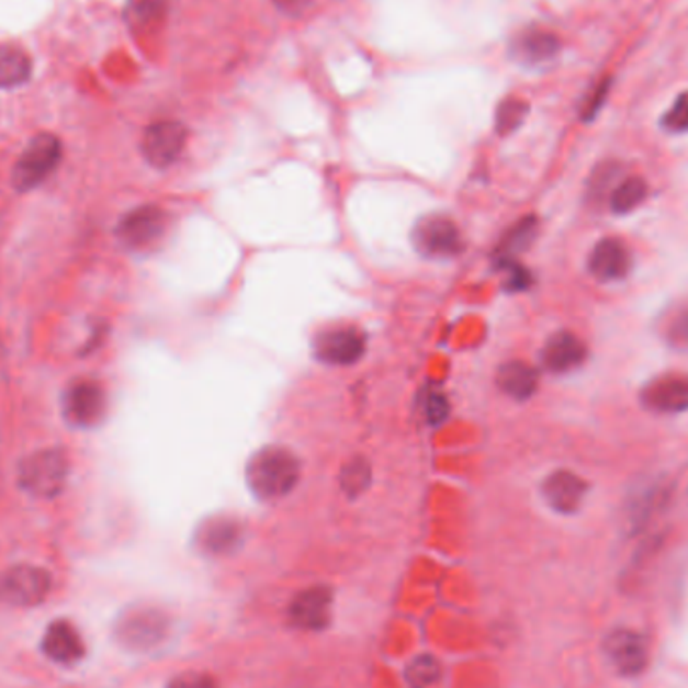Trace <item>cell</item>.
Instances as JSON below:
<instances>
[{"mask_svg": "<svg viewBox=\"0 0 688 688\" xmlns=\"http://www.w3.org/2000/svg\"><path fill=\"white\" fill-rule=\"evenodd\" d=\"M171 634V616L154 604H135L115 618L113 639L123 651L147 654L166 644Z\"/></svg>", "mask_w": 688, "mask_h": 688, "instance_id": "6da1fadb", "label": "cell"}, {"mask_svg": "<svg viewBox=\"0 0 688 688\" xmlns=\"http://www.w3.org/2000/svg\"><path fill=\"white\" fill-rule=\"evenodd\" d=\"M298 459L282 447H266L250 459L246 470V480L252 494L266 501L290 494L298 483Z\"/></svg>", "mask_w": 688, "mask_h": 688, "instance_id": "7a4b0ae2", "label": "cell"}, {"mask_svg": "<svg viewBox=\"0 0 688 688\" xmlns=\"http://www.w3.org/2000/svg\"><path fill=\"white\" fill-rule=\"evenodd\" d=\"M69 477V458L63 449H41L19 465L21 489L38 499H53L65 489Z\"/></svg>", "mask_w": 688, "mask_h": 688, "instance_id": "3957f363", "label": "cell"}, {"mask_svg": "<svg viewBox=\"0 0 688 688\" xmlns=\"http://www.w3.org/2000/svg\"><path fill=\"white\" fill-rule=\"evenodd\" d=\"M63 157V145L50 133L36 135L31 144L26 145L19 161L12 169V185L19 192H31L38 188L48 176L57 169Z\"/></svg>", "mask_w": 688, "mask_h": 688, "instance_id": "277c9868", "label": "cell"}, {"mask_svg": "<svg viewBox=\"0 0 688 688\" xmlns=\"http://www.w3.org/2000/svg\"><path fill=\"white\" fill-rule=\"evenodd\" d=\"M53 588V578L45 567L19 564L0 574V602L33 608L45 602Z\"/></svg>", "mask_w": 688, "mask_h": 688, "instance_id": "5b68a950", "label": "cell"}, {"mask_svg": "<svg viewBox=\"0 0 688 688\" xmlns=\"http://www.w3.org/2000/svg\"><path fill=\"white\" fill-rule=\"evenodd\" d=\"M108 413L105 388L93 379H77L63 393V415L72 427L89 429L103 421Z\"/></svg>", "mask_w": 688, "mask_h": 688, "instance_id": "8992f818", "label": "cell"}, {"mask_svg": "<svg viewBox=\"0 0 688 688\" xmlns=\"http://www.w3.org/2000/svg\"><path fill=\"white\" fill-rule=\"evenodd\" d=\"M168 229V214L157 205H142L121 217L117 238L135 252H144L159 244Z\"/></svg>", "mask_w": 688, "mask_h": 688, "instance_id": "52a82bcc", "label": "cell"}, {"mask_svg": "<svg viewBox=\"0 0 688 688\" xmlns=\"http://www.w3.org/2000/svg\"><path fill=\"white\" fill-rule=\"evenodd\" d=\"M604 652L618 675L639 676L648 666V644L639 632L616 628L604 639Z\"/></svg>", "mask_w": 688, "mask_h": 688, "instance_id": "ba28073f", "label": "cell"}, {"mask_svg": "<svg viewBox=\"0 0 688 688\" xmlns=\"http://www.w3.org/2000/svg\"><path fill=\"white\" fill-rule=\"evenodd\" d=\"M188 132L178 121H157L149 125L142 139V151L154 168H169L185 147Z\"/></svg>", "mask_w": 688, "mask_h": 688, "instance_id": "9c48e42d", "label": "cell"}, {"mask_svg": "<svg viewBox=\"0 0 688 688\" xmlns=\"http://www.w3.org/2000/svg\"><path fill=\"white\" fill-rule=\"evenodd\" d=\"M413 240L419 252L429 258H453L463 248V238L458 226L445 216H431L421 219L415 228Z\"/></svg>", "mask_w": 688, "mask_h": 688, "instance_id": "30bf717a", "label": "cell"}, {"mask_svg": "<svg viewBox=\"0 0 688 688\" xmlns=\"http://www.w3.org/2000/svg\"><path fill=\"white\" fill-rule=\"evenodd\" d=\"M332 614V594L325 586H313L298 591L290 602L289 616L292 627L308 632L325 630Z\"/></svg>", "mask_w": 688, "mask_h": 688, "instance_id": "8fae6325", "label": "cell"}, {"mask_svg": "<svg viewBox=\"0 0 688 688\" xmlns=\"http://www.w3.org/2000/svg\"><path fill=\"white\" fill-rule=\"evenodd\" d=\"M364 347H366V342H364L361 330L352 328V326L325 330L314 342L316 357L323 362L337 364V366L354 364L359 359H362Z\"/></svg>", "mask_w": 688, "mask_h": 688, "instance_id": "7c38bea8", "label": "cell"}, {"mask_svg": "<svg viewBox=\"0 0 688 688\" xmlns=\"http://www.w3.org/2000/svg\"><path fill=\"white\" fill-rule=\"evenodd\" d=\"M41 651L50 663L72 666V664L83 661L84 642L75 624L60 618V620H53L48 624L43 639H41Z\"/></svg>", "mask_w": 688, "mask_h": 688, "instance_id": "4fadbf2b", "label": "cell"}, {"mask_svg": "<svg viewBox=\"0 0 688 688\" xmlns=\"http://www.w3.org/2000/svg\"><path fill=\"white\" fill-rule=\"evenodd\" d=\"M630 266H632L630 248L618 238H604L591 248L588 268L591 277L602 282H614L627 277Z\"/></svg>", "mask_w": 688, "mask_h": 688, "instance_id": "5bb4252c", "label": "cell"}, {"mask_svg": "<svg viewBox=\"0 0 688 688\" xmlns=\"http://www.w3.org/2000/svg\"><path fill=\"white\" fill-rule=\"evenodd\" d=\"M244 531L232 518L205 519L195 531V545L205 555H228L240 548Z\"/></svg>", "mask_w": 688, "mask_h": 688, "instance_id": "9a60e30c", "label": "cell"}, {"mask_svg": "<svg viewBox=\"0 0 688 688\" xmlns=\"http://www.w3.org/2000/svg\"><path fill=\"white\" fill-rule=\"evenodd\" d=\"M644 407L656 413H683L688 409V376L668 374L654 379L642 391Z\"/></svg>", "mask_w": 688, "mask_h": 688, "instance_id": "2e32d148", "label": "cell"}, {"mask_svg": "<svg viewBox=\"0 0 688 688\" xmlns=\"http://www.w3.org/2000/svg\"><path fill=\"white\" fill-rule=\"evenodd\" d=\"M588 492L586 482L572 471H555L543 482V499L557 514H574Z\"/></svg>", "mask_w": 688, "mask_h": 688, "instance_id": "e0dca14e", "label": "cell"}, {"mask_svg": "<svg viewBox=\"0 0 688 688\" xmlns=\"http://www.w3.org/2000/svg\"><path fill=\"white\" fill-rule=\"evenodd\" d=\"M586 359V345L572 332H557L542 350L543 366L552 373H569Z\"/></svg>", "mask_w": 688, "mask_h": 688, "instance_id": "ac0fdd59", "label": "cell"}, {"mask_svg": "<svg viewBox=\"0 0 688 688\" xmlns=\"http://www.w3.org/2000/svg\"><path fill=\"white\" fill-rule=\"evenodd\" d=\"M516 59L528 65H540L554 59L560 50V38L545 29H528L514 41Z\"/></svg>", "mask_w": 688, "mask_h": 688, "instance_id": "d6986e66", "label": "cell"}, {"mask_svg": "<svg viewBox=\"0 0 688 688\" xmlns=\"http://www.w3.org/2000/svg\"><path fill=\"white\" fill-rule=\"evenodd\" d=\"M497 385L506 393L507 397L526 401L538 388V373L528 362H507L497 373Z\"/></svg>", "mask_w": 688, "mask_h": 688, "instance_id": "ffe728a7", "label": "cell"}, {"mask_svg": "<svg viewBox=\"0 0 688 688\" xmlns=\"http://www.w3.org/2000/svg\"><path fill=\"white\" fill-rule=\"evenodd\" d=\"M33 65L23 48L0 45V89H12L29 81Z\"/></svg>", "mask_w": 688, "mask_h": 688, "instance_id": "44dd1931", "label": "cell"}, {"mask_svg": "<svg viewBox=\"0 0 688 688\" xmlns=\"http://www.w3.org/2000/svg\"><path fill=\"white\" fill-rule=\"evenodd\" d=\"M538 232V224L533 217L519 219L514 228H509L504 240L497 246V262L501 266L511 264L518 253L523 252L530 246L533 236Z\"/></svg>", "mask_w": 688, "mask_h": 688, "instance_id": "7402d4cb", "label": "cell"}, {"mask_svg": "<svg viewBox=\"0 0 688 688\" xmlns=\"http://www.w3.org/2000/svg\"><path fill=\"white\" fill-rule=\"evenodd\" d=\"M648 195V183L642 178H627L620 181L610 195V207L616 214H628L636 210Z\"/></svg>", "mask_w": 688, "mask_h": 688, "instance_id": "603a6c76", "label": "cell"}, {"mask_svg": "<svg viewBox=\"0 0 688 688\" xmlns=\"http://www.w3.org/2000/svg\"><path fill=\"white\" fill-rule=\"evenodd\" d=\"M441 676V666L433 656H417L407 668L409 688H431Z\"/></svg>", "mask_w": 688, "mask_h": 688, "instance_id": "cb8c5ba5", "label": "cell"}, {"mask_svg": "<svg viewBox=\"0 0 688 688\" xmlns=\"http://www.w3.org/2000/svg\"><path fill=\"white\" fill-rule=\"evenodd\" d=\"M371 483V467L364 459H352L342 470V489L349 495H359Z\"/></svg>", "mask_w": 688, "mask_h": 688, "instance_id": "d4e9b609", "label": "cell"}, {"mask_svg": "<svg viewBox=\"0 0 688 688\" xmlns=\"http://www.w3.org/2000/svg\"><path fill=\"white\" fill-rule=\"evenodd\" d=\"M528 115V105L519 99H507L504 101L499 109H497V117H495V125H497V132L501 135L516 132L523 117Z\"/></svg>", "mask_w": 688, "mask_h": 688, "instance_id": "484cf974", "label": "cell"}, {"mask_svg": "<svg viewBox=\"0 0 688 688\" xmlns=\"http://www.w3.org/2000/svg\"><path fill=\"white\" fill-rule=\"evenodd\" d=\"M661 125L668 133L688 132V93L676 97L675 103L664 113Z\"/></svg>", "mask_w": 688, "mask_h": 688, "instance_id": "4316f807", "label": "cell"}, {"mask_svg": "<svg viewBox=\"0 0 688 688\" xmlns=\"http://www.w3.org/2000/svg\"><path fill=\"white\" fill-rule=\"evenodd\" d=\"M447 413H449V403L445 395L439 391H427L422 397V415L431 425H441L445 421Z\"/></svg>", "mask_w": 688, "mask_h": 688, "instance_id": "83f0119b", "label": "cell"}, {"mask_svg": "<svg viewBox=\"0 0 688 688\" xmlns=\"http://www.w3.org/2000/svg\"><path fill=\"white\" fill-rule=\"evenodd\" d=\"M166 11V0H133L129 16L137 24H149L157 21Z\"/></svg>", "mask_w": 688, "mask_h": 688, "instance_id": "f1b7e54d", "label": "cell"}, {"mask_svg": "<svg viewBox=\"0 0 688 688\" xmlns=\"http://www.w3.org/2000/svg\"><path fill=\"white\" fill-rule=\"evenodd\" d=\"M610 83H612V81L606 77V79H602L600 83H596V87H594L590 93L586 95L584 103H582V120L591 121L596 117V115H598V111H600L604 103H606V97H608Z\"/></svg>", "mask_w": 688, "mask_h": 688, "instance_id": "f546056e", "label": "cell"}, {"mask_svg": "<svg viewBox=\"0 0 688 688\" xmlns=\"http://www.w3.org/2000/svg\"><path fill=\"white\" fill-rule=\"evenodd\" d=\"M666 338L673 347L688 349V306L680 308L666 326Z\"/></svg>", "mask_w": 688, "mask_h": 688, "instance_id": "4dcf8cb0", "label": "cell"}, {"mask_svg": "<svg viewBox=\"0 0 688 688\" xmlns=\"http://www.w3.org/2000/svg\"><path fill=\"white\" fill-rule=\"evenodd\" d=\"M166 688H216V683L207 675L200 673H185L169 680Z\"/></svg>", "mask_w": 688, "mask_h": 688, "instance_id": "1f68e13d", "label": "cell"}, {"mask_svg": "<svg viewBox=\"0 0 688 688\" xmlns=\"http://www.w3.org/2000/svg\"><path fill=\"white\" fill-rule=\"evenodd\" d=\"M506 266L509 268L507 289L514 290V292L528 289V284H530V274H528L521 266L516 264V262H511V264Z\"/></svg>", "mask_w": 688, "mask_h": 688, "instance_id": "d6a6232c", "label": "cell"}, {"mask_svg": "<svg viewBox=\"0 0 688 688\" xmlns=\"http://www.w3.org/2000/svg\"><path fill=\"white\" fill-rule=\"evenodd\" d=\"M277 4L278 11L286 12V14H301L311 0H272Z\"/></svg>", "mask_w": 688, "mask_h": 688, "instance_id": "836d02e7", "label": "cell"}]
</instances>
